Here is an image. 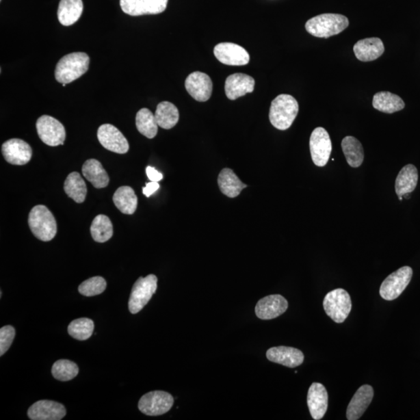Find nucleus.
Returning a JSON list of instances; mask_svg holds the SVG:
<instances>
[{"label": "nucleus", "instance_id": "obj_1", "mask_svg": "<svg viewBox=\"0 0 420 420\" xmlns=\"http://www.w3.org/2000/svg\"><path fill=\"white\" fill-rule=\"evenodd\" d=\"M90 57L84 53H73L62 57L56 65L55 77L62 84L70 83L82 77L89 69Z\"/></svg>", "mask_w": 420, "mask_h": 420}, {"label": "nucleus", "instance_id": "obj_2", "mask_svg": "<svg viewBox=\"0 0 420 420\" xmlns=\"http://www.w3.org/2000/svg\"><path fill=\"white\" fill-rule=\"evenodd\" d=\"M299 111V105L291 95L280 94L272 101L270 120L277 129L287 130L292 126Z\"/></svg>", "mask_w": 420, "mask_h": 420}, {"label": "nucleus", "instance_id": "obj_3", "mask_svg": "<svg viewBox=\"0 0 420 420\" xmlns=\"http://www.w3.org/2000/svg\"><path fill=\"white\" fill-rule=\"evenodd\" d=\"M350 25L346 16L337 14L317 15L306 23L305 28L310 35L328 38L339 35Z\"/></svg>", "mask_w": 420, "mask_h": 420}, {"label": "nucleus", "instance_id": "obj_4", "mask_svg": "<svg viewBox=\"0 0 420 420\" xmlns=\"http://www.w3.org/2000/svg\"><path fill=\"white\" fill-rule=\"evenodd\" d=\"M28 224L33 235L42 241H52L57 233V224L53 214L43 205L36 206L31 210Z\"/></svg>", "mask_w": 420, "mask_h": 420}, {"label": "nucleus", "instance_id": "obj_5", "mask_svg": "<svg viewBox=\"0 0 420 420\" xmlns=\"http://www.w3.org/2000/svg\"><path fill=\"white\" fill-rule=\"evenodd\" d=\"M327 315L337 323H343L347 319L352 302L350 294L343 289H336L329 292L323 302Z\"/></svg>", "mask_w": 420, "mask_h": 420}, {"label": "nucleus", "instance_id": "obj_6", "mask_svg": "<svg viewBox=\"0 0 420 420\" xmlns=\"http://www.w3.org/2000/svg\"><path fill=\"white\" fill-rule=\"evenodd\" d=\"M157 289V277L150 274L140 277L134 283L130 295L129 309L132 314H137L150 302Z\"/></svg>", "mask_w": 420, "mask_h": 420}, {"label": "nucleus", "instance_id": "obj_7", "mask_svg": "<svg viewBox=\"0 0 420 420\" xmlns=\"http://www.w3.org/2000/svg\"><path fill=\"white\" fill-rule=\"evenodd\" d=\"M174 398L171 394L163 391H150L139 402V410L146 416L157 417L167 413L172 408Z\"/></svg>", "mask_w": 420, "mask_h": 420}, {"label": "nucleus", "instance_id": "obj_8", "mask_svg": "<svg viewBox=\"0 0 420 420\" xmlns=\"http://www.w3.org/2000/svg\"><path fill=\"white\" fill-rule=\"evenodd\" d=\"M36 129L39 138L44 144L50 146L64 144L66 129L57 119L49 116H42L38 119Z\"/></svg>", "mask_w": 420, "mask_h": 420}, {"label": "nucleus", "instance_id": "obj_9", "mask_svg": "<svg viewBox=\"0 0 420 420\" xmlns=\"http://www.w3.org/2000/svg\"><path fill=\"white\" fill-rule=\"evenodd\" d=\"M412 270L410 266L403 267L389 275L380 288V294L386 300L398 298L411 281Z\"/></svg>", "mask_w": 420, "mask_h": 420}, {"label": "nucleus", "instance_id": "obj_10", "mask_svg": "<svg viewBox=\"0 0 420 420\" xmlns=\"http://www.w3.org/2000/svg\"><path fill=\"white\" fill-rule=\"evenodd\" d=\"M332 150L330 136L324 128L317 127L310 138V151L312 161L317 167L326 166Z\"/></svg>", "mask_w": 420, "mask_h": 420}, {"label": "nucleus", "instance_id": "obj_11", "mask_svg": "<svg viewBox=\"0 0 420 420\" xmlns=\"http://www.w3.org/2000/svg\"><path fill=\"white\" fill-rule=\"evenodd\" d=\"M98 139L106 150L119 155H124L129 150L127 139L113 124H102L98 130Z\"/></svg>", "mask_w": 420, "mask_h": 420}, {"label": "nucleus", "instance_id": "obj_12", "mask_svg": "<svg viewBox=\"0 0 420 420\" xmlns=\"http://www.w3.org/2000/svg\"><path fill=\"white\" fill-rule=\"evenodd\" d=\"M214 55L220 62L228 66H245L250 61L247 51L240 45L231 42L215 45Z\"/></svg>", "mask_w": 420, "mask_h": 420}, {"label": "nucleus", "instance_id": "obj_13", "mask_svg": "<svg viewBox=\"0 0 420 420\" xmlns=\"http://www.w3.org/2000/svg\"><path fill=\"white\" fill-rule=\"evenodd\" d=\"M168 3V0H120L123 12L133 16L161 14Z\"/></svg>", "mask_w": 420, "mask_h": 420}, {"label": "nucleus", "instance_id": "obj_14", "mask_svg": "<svg viewBox=\"0 0 420 420\" xmlns=\"http://www.w3.org/2000/svg\"><path fill=\"white\" fill-rule=\"evenodd\" d=\"M2 153L5 160L14 166H25L32 157L31 146L20 139L5 142L2 146Z\"/></svg>", "mask_w": 420, "mask_h": 420}, {"label": "nucleus", "instance_id": "obj_15", "mask_svg": "<svg viewBox=\"0 0 420 420\" xmlns=\"http://www.w3.org/2000/svg\"><path fill=\"white\" fill-rule=\"evenodd\" d=\"M187 92L197 101H207L213 92V82L206 73L194 72L186 78Z\"/></svg>", "mask_w": 420, "mask_h": 420}, {"label": "nucleus", "instance_id": "obj_16", "mask_svg": "<svg viewBox=\"0 0 420 420\" xmlns=\"http://www.w3.org/2000/svg\"><path fill=\"white\" fill-rule=\"evenodd\" d=\"M66 415V408L61 403L40 400L29 408L27 416L32 420H60Z\"/></svg>", "mask_w": 420, "mask_h": 420}, {"label": "nucleus", "instance_id": "obj_17", "mask_svg": "<svg viewBox=\"0 0 420 420\" xmlns=\"http://www.w3.org/2000/svg\"><path fill=\"white\" fill-rule=\"evenodd\" d=\"M287 309V300L281 295H270L259 300L255 306V314L260 319H274L285 313Z\"/></svg>", "mask_w": 420, "mask_h": 420}, {"label": "nucleus", "instance_id": "obj_18", "mask_svg": "<svg viewBox=\"0 0 420 420\" xmlns=\"http://www.w3.org/2000/svg\"><path fill=\"white\" fill-rule=\"evenodd\" d=\"M328 405V396L325 386L320 383L312 384L308 393V406L312 418L319 420L324 417Z\"/></svg>", "mask_w": 420, "mask_h": 420}, {"label": "nucleus", "instance_id": "obj_19", "mask_svg": "<svg viewBox=\"0 0 420 420\" xmlns=\"http://www.w3.org/2000/svg\"><path fill=\"white\" fill-rule=\"evenodd\" d=\"M254 88V79L245 73H235L226 79L225 93L232 101L253 92Z\"/></svg>", "mask_w": 420, "mask_h": 420}, {"label": "nucleus", "instance_id": "obj_20", "mask_svg": "<svg viewBox=\"0 0 420 420\" xmlns=\"http://www.w3.org/2000/svg\"><path fill=\"white\" fill-rule=\"evenodd\" d=\"M267 359L271 362L279 363V365L287 367H297L302 365L304 356L302 351L287 346H277L270 348L266 353Z\"/></svg>", "mask_w": 420, "mask_h": 420}, {"label": "nucleus", "instance_id": "obj_21", "mask_svg": "<svg viewBox=\"0 0 420 420\" xmlns=\"http://www.w3.org/2000/svg\"><path fill=\"white\" fill-rule=\"evenodd\" d=\"M373 397V389L371 385L361 386L350 402L346 411V418L349 420L359 419L370 406Z\"/></svg>", "mask_w": 420, "mask_h": 420}, {"label": "nucleus", "instance_id": "obj_22", "mask_svg": "<svg viewBox=\"0 0 420 420\" xmlns=\"http://www.w3.org/2000/svg\"><path fill=\"white\" fill-rule=\"evenodd\" d=\"M354 51L357 60L371 62L381 57L384 52V45L378 38H365L354 44Z\"/></svg>", "mask_w": 420, "mask_h": 420}, {"label": "nucleus", "instance_id": "obj_23", "mask_svg": "<svg viewBox=\"0 0 420 420\" xmlns=\"http://www.w3.org/2000/svg\"><path fill=\"white\" fill-rule=\"evenodd\" d=\"M82 173L96 189L106 188L109 184V176L102 164L95 159H90L83 163Z\"/></svg>", "mask_w": 420, "mask_h": 420}, {"label": "nucleus", "instance_id": "obj_24", "mask_svg": "<svg viewBox=\"0 0 420 420\" xmlns=\"http://www.w3.org/2000/svg\"><path fill=\"white\" fill-rule=\"evenodd\" d=\"M82 0H61L58 9V19L62 25H75L83 14Z\"/></svg>", "mask_w": 420, "mask_h": 420}, {"label": "nucleus", "instance_id": "obj_25", "mask_svg": "<svg viewBox=\"0 0 420 420\" xmlns=\"http://www.w3.org/2000/svg\"><path fill=\"white\" fill-rule=\"evenodd\" d=\"M418 183V171L412 164L403 167L397 176L395 181V192L397 196H403L407 193H412L417 188Z\"/></svg>", "mask_w": 420, "mask_h": 420}, {"label": "nucleus", "instance_id": "obj_26", "mask_svg": "<svg viewBox=\"0 0 420 420\" xmlns=\"http://www.w3.org/2000/svg\"><path fill=\"white\" fill-rule=\"evenodd\" d=\"M218 185L223 194L229 198H235L240 195L241 192L247 188L230 168H224L218 176Z\"/></svg>", "mask_w": 420, "mask_h": 420}, {"label": "nucleus", "instance_id": "obj_27", "mask_svg": "<svg viewBox=\"0 0 420 420\" xmlns=\"http://www.w3.org/2000/svg\"><path fill=\"white\" fill-rule=\"evenodd\" d=\"M372 104L374 109L387 114L399 111L406 106L399 96L389 92L377 93L373 96Z\"/></svg>", "mask_w": 420, "mask_h": 420}, {"label": "nucleus", "instance_id": "obj_28", "mask_svg": "<svg viewBox=\"0 0 420 420\" xmlns=\"http://www.w3.org/2000/svg\"><path fill=\"white\" fill-rule=\"evenodd\" d=\"M116 207L124 214L132 215L138 205V198L131 187L122 186L113 196Z\"/></svg>", "mask_w": 420, "mask_h": 420}, {"label": "nucleus", "instance_id": "obj_29", "mask_svg": "<svg viewBox=\"0 0 420 420\" xmlns=\"http://www.w3.org/2000/svg\"><path fill=\"white\" fill-rule=\"evenodd\" d=\"M342 149L349 166L359 168L365 160V150L360 142L354 136H346L342 141Z\"/></svg>", "mask_w": 420, "mask_h": 420}, {"label": "nucleus", "instance_id": "obj_30", "mask_svg": "<svg viewBox=\"0 0 420 420\" xmlns=\"http://www.w3.org/2000/svg\"><path fill=\"white\" fill-rule=\"evenodd\" d=\"M155 116L158 127L164 129H172L179 120L178 107L168 101L161 102L157 105Z\"/></svg>", "mask_w": 420, "mask_h": 420}, {"label": "nucleus", "instance_id": "obj_31", "mask_svg": "<svg viewBox=\"0 0 420 420\" xmlns=\"http://www.w3.org/2000/svg\"><path fill=\"white\" fill-rule=\"evenodd\" d=\"M64 190L66 195L77 203H82L86 200L87 185L78 172H72L67 176Z\"/></svg>", "mask_w": 420, "mask_h": 420}, {"label": "nucleus", "instance_id": "obj_32", "mask_svg": "<svg viewBox=\"0 0 420 420\" xmlns=\"http://www.w3.org/2000/svg\"><path fill=\"white\" fill-rule=\"evenodd\" d=\"M135 124L138 131L148 139L155 138L158 131L155 116L148 109H142L136 114Z\"/></svg>", "mask_w": 420, "mask_h": 420}, {"label": "nucleus", "instance_id": "obj_33", "mask_svg": "<svg viewBox=\"0 0 420 420\" xmlns=\"http://www.w3.org/2000/svg\"><path fill=\"white\" fill-rule=\"evenodd\" d=\"M93 239L99 243L109 241L113 236V225L111 220L105 215H99L90 226Z\"/></svg>", "mask_w": 420, "mask_h": 420}, {"label": "nucleus", "instance_id": "obj_34", "mask_svg": "<svg viewBox=\"0 0 420 420\" xmlns=\"http://www.w3.org/2000/svg\"><path fill=\"white\" fill-rule=\"evenodd\" d=\"M94 329V323L92 319L82 317L73 321L68 326V333L73 338L79 341H84L92 336Z\"/></svg>", "mask_w": 420, "mask_h": 420}, {"label": "nucleus", "instance_id": "obj_35", "mask_svg": "<svg viewBox=\"0 0 420 420\" xmlns=\"http://www.w3.org/2000/svg\"><path fill=\"white\" fill-rule=\"evenodd\" d=\"M79 373L77 363L68 360L56 361L52 368L53 376L61 382H68L76 378Z\"/></svg>", "mask_w": 420, "mask_h": 420}, {"label": "nucleus", "instance_id": "obj_36", "mask_svg": "<svg viewBox=\"0 0 420 420\" xmlns=\"http://www.w3.org/2000/svg\"><path fill=\"white\" fill-rule=\"evenodd\" d=\"M106 287L107 283L103 277L94 276L83 282L78 289L85 297H94L103 293Z\"/></svg>", "mask_w": 420, "mask_h": 420}, {"label": "nucleus", "instance_id": "obj_37", "mask_svg": "<svg viewBox=\"0 0 420 420\" xmlns=\"http://www.w3.org/2000/svg\"><path fill=\"white\" fill-rule=\"evenodd\" d=\"M15 328L7 326L0 329V356H3L12 345L15 337Z\"/></svg>", "mask_w": 420, "mask_h": 420}, {"label": "nucleus", "instance_id": "obj_38", "mask_svg": "<svg viewBox=\"0 0 420 420\" xmlns=\"http://www.w3.org/2000/svg\"><path fill=\"white\" fill-rule=\"evenodd\" d=\"M146 172L147 177L151 181H155V183H159V181L163 179V174L158 171L155 168L148 166L146 169Z\"/></svg>", "mask_w": 420, "mask_h": 420}, {"label": "nucleus", "instance_id": "obj_39", "mask_svg": "<svg viewBox=\"0 0 420 420\" xmlns=\"http://www.w3.org/2000/svg\"><path fill=\"white\" fill-rule=\"evenodd\" d=\"M160 189V185L155 181H151L150 183H147L144 188H143V193L146 197H150L153 194Z\"/></svg>", "mask_w": 420, "mask_h": 420}, {"label": "nucleus", "instance_id": "obj_40", "mask_svg": "<svg viewBox=\"0 0 420 420\" xmlns=\"http://www.w3.org/2000/svg\"><path fill=\"white\" fill-rule=\"evenodd\" d=\"M399 200L400 201H402V200H403V196H399Z\"/></svg>", "mask_w": 420, "mask_h": 420}]
</instances>
